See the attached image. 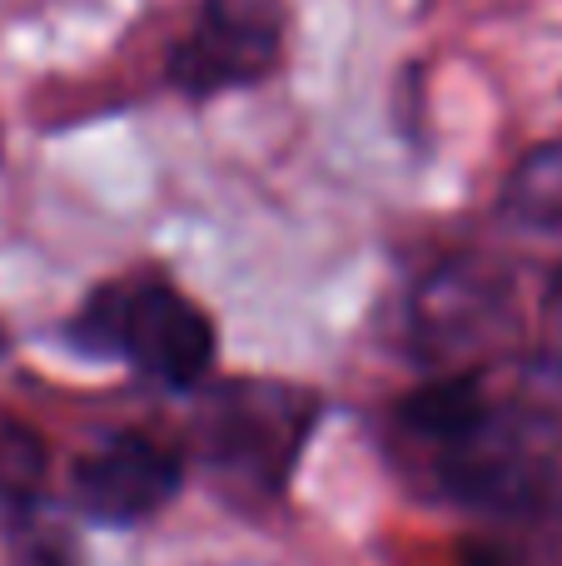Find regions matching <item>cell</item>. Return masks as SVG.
<instances>
[{
  "label": "cell",
  "instance_id": "obj_1",
  "mask_svg": "<svg viewBox=\"0 0 562 566\" xmlns=\"http://www.w3.org/2000/svg\"><path fill=\"white\" fill-rule=\"evenodd\" d=\"M75 338L95 353H125L139 373L189 388L215 363V323L169 283L100 289L75 318Z\"/></svg>",
  "mask_w": 562,
  "mask_h": 566
},
{
  "label": "cell",
  "instance_id": "obj_2",
  "mask_svg": "<svg viewBox=\"0 0 562 566\" xmlns=\"http://www.w3.org/2000/svg\"><path fill=\"white\" fill-rule=\"evenodd\" d=\"M284 60V10L279 0H199V15L169 45L165 75L179 95L209 99L274 75Z\"/></svg>",
  "mask_w": 562,
  "mask_h": 566
},
{
  "label": "cell",
  "instance_id": "obj_3",
  "mask_svg": "<svg viewBox=\"0 0 562 566\" xmlns=\"http://www.w3.org/2000/svg\"><path fill=\"white\" fill-rule=\"evenodd\" d=\"M314 418L319 402L304 392L274 388V382H235L209 402L205 452L229 478L274 492L284 488Z\"/></svg>",
  "mask_w": 562,
  "mask_h": 566
},
{
  "label": "cell",
  "instance_id": "obj_4",
  "mask_svg": "<svg viewBox=\"0 0 562 566\" xmlns=\"http://www.w3.org/2000/svg\"><path fill=\"white\" fill-rule=\"evenodd\" d=\"M179 458L155 438L119 432L105 448L75 462V502L95 522H145L179 492Z\"/></svg>",
  "mask_w": 562,
  "mask_h": 566
},
{
  "label": "cell",
  "instance_id": "obj_5",
  "mask_svg": "<svg viewBox=\"0 0 562 566\" xmlns=\"http://www.w3.org/2000/svg\"><path fill=\"white\" fill-rule=\"evenodd\" d=\"M503 303H508V283L498 269L478 264V259H458V264L438 269L424 283V293L414 303V323L428 348L454 353L483 338L503 318Z\"/></svg>",
  "mask_w": 562,
  "mask_h": 566
},
{
  "label": "cell",
  "instance_id": "obj_6",
  "mask_svg": "<svg viewBox=\"0 0 562 566\" xmlns=\"http://www.w3.org/2000/svg\"><path fill=\"white\" fill-rule=\"evenodd\" d=\"M398 418L418 432V438L438 442V448H454V442L473 438L478 428L493 422V408H488V392L478 388V378H438L414 388L404 402H398Z\"/></svg>",
  "mask_w": 562,
  "mask_h": 566
},
{
  "label": "cell",
  "instance_id": "obj_7",
  "mask_svg": "<svg viewBox=\"0 0 562 566\" xmlns=\"http://www.w3.org/2000/svg\"><path fill=\"white\" fill-rule=\"evenodd\" d=\"M503 214L528 234H562V139L518 159L503 185Z\"/></svg>",
  "mask_w": 562,
  "mask_h": 566
},
{
  "label": "cell",
  "instance_id": "obj_8",
  "mask_svg": "<svg viewBox=\"0 0 562 566\" xmlns=\"http://www.w3.org/2000/svg\"><path fill=\"white\" fill-rule=\"evenodd\" d=\"M45 488V442L25 422H0V502L30 507Z\"/></svg>",
  "mask_w": 562,
  "mask_h": 566
},
{
  "label": "cell",
  "instance_id": "obj_9",
  "mask_svg": "<svg viewBox=\"0 0 562 566\" xmlns=\"http://www.w3.org/2000/svg\"><path fill=\"white\" fill-rule=\"evenodd\" d=\"M458 566H518V562L508 557V552L483 547V542H478V547H464V557H458Z\"/></svg>",
  "mask_w": 562,
  "mask_h": 566
},
{
  "label": "cell",
  "instance_id": "obj_10",
  "mask_svg": "<svg viewBox=\"0 0 562 566\" xmlns=\"http://www.w3.org/2000/svg\"><path fill=\"white\" fill-rule=\"evenodd\" d=\"M553 293H558V298H562V274H558V283H553Z\"/></svg>",
  "mask_w": 562,
  "mask_h": 566
},
{
  "label": "cell",
  "instance_id": "obj_11",
  "mask_svg": "<svg viewBox=\"0 0 562 566\" xmlns=\"http://www.w3.org/2000/svg\"><path fill=\"white\" fill-rule=\"evenodd\" d=\"M0 353H6V333H0Z\"/></svg>",
  "mask_w": 562,
  "mask_h": 566
}]
</instances>
